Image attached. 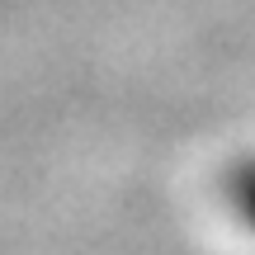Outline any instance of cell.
<instances>
[{"label":"cell","instance_id":"cell-1","mask_svg":"<svg viewBox=\"0 0 255 255\" xmlns=\"http://www.w3.org/2000/svg\"><path fill=\"white\" fill-rule=\"evenodd\" d=\"M232 203L241 208V218L255 227V165H241L232 175Z\"/></svg>","mask_w":255,"mask_h":255}]
</instances>
